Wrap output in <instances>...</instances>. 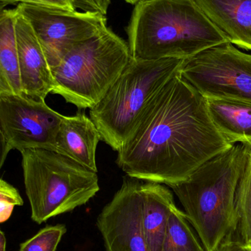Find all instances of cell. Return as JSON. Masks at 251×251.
Listing matches in <instances>:
<instances>
[{"label":"cell","mask_w":251,"mask_h":251,"mask_svg":"<svg viewBox=\"0 0 251 251\" xmlns=\"http://www.w3.org/2000/svg\"><path fill=\"white\" fill-rule=\"evenodd\" d=\"M15 29L23 94L45 100L55 81L42 47L29 22L18 12Z\"/></svg>","instance_id":"obj_11"},{"label":"cell","mask_w":251,"mask_h":251,"mask_svg":"<svg viewBox=\"0 0 251 251\" xmlns=\"http://www.w3.org/2000/svg\"><path fill=\"white\" fill-rule=\"evenodd\" d=\"M141 219L149 251H161L168 220L175 207L172 192L160 183L141 179Z\"/></svg>","instance_id":"obj_14"},{"label":"cell","mask_w":251,"mask_h":251,"mask_svg":"<svg viewBox=\"0 0 251 251\" xmlns=\"http://www.w3.org/2000/svg\"><path fill=\"white\" fill-rule=\"evenodd\" d=\"M237 232L245 244L251 240V151L239 182L237 193Z\"/></svg>","instance_id":"obj_18"},{"label":"cell","mask_w":251,"mask_h":251,"mask_svg":"<svg viewBox=\"0 0 251 251\" xmlns=\"http://www.w3.org/2000/svg\"><path fill=\"white\" fill-rule=\"evenodd\" d=\"M231 44L251 51V0H196Z\"/></svg>","instance_id":"obj_13"},{"label":"cell","mask_w":251,"mask_h":251,"mask_svg":"<svg viewBox=\"0 0 251 251\" xmlns=\"http://www.w3.org/2000/svg\"><path fill=\"white\" fill-rule=\"evenodd\" d=\"M64 116L44 99L25 94H0V139L2 167L11 150L43 149L56 151V137Z\"/></svg>","instance_id":"obj_8"},{"label":"cell","mask_w":251,"mask_h":251,"mask_svg":"<svg viewBox=\"0 0 251 251\" xmlns=\"http://www.w3.org/2000/svg\"><path fill=\"white\" fill-rule=\"evenodd\" d=\"M141 181L126 175L97 218L106 251H149L141 219Z\"/></svg>","instance_id":"obj_10"},{"label":"cell","mask_w":251,"mask_h":251,"mask_svg":"<svg viewBox=\"0 0 251 251\" xmlns=\"http://www.w3.org/2000/svg\"><path fill=\"white\" fill-rule=\"evenodd\" d=\"M124 1H126L127 3H129L131 4H137V3L140 2V1H144V0H124Z\"/></svg>","instance_id":"obj_25"},{"label":"cell","mask_w":251,"mask_h":251,"mask_svg":"<svg viewBox=\"0 0 251 251\" xmlns=\"http://www.w3.org/2000/svg\"><path fill=\"white\" fill-rule=\"evenodd\" d=\"M8 1V0H0V5H1V10H3V7L5 6L6 2Z\"/></svg>","instance_id":"obj_26"},{"label":"cell","mask_w":251,"mask_h":251,"mask_svg":"<svg viewBox=\"0 0 251 251\" xmlns=\"http://www.w3.org/2000/svg\"><path fill=\"white\" fill-rule=\"evenodd\" d=\"M233 146L212 122L204 97L180 72L153 96L116 164L130 176L169 186Z\"/></svg>","instance_id":"obj_1"},{"label":"cell","mask_w":251,"mask_h":251,"mask_svg":"<svg viewBox=\"0 0 251 251\" xmlns=\"http://www.w3.org/2000/svg\"><path fill=\"white\" fill-rule=\"evenodd\" d=\"M185 212L173 208L167 226L161 251H206Z\"/></svg>","instance_id":"obj_17"},{"label":"cell","mask_w":251,"mask_h":251,"mask_svg":"<svg viewBox=\"0 0 251 251\" xmlns=\"http://www.w3.org/2000/svg\"><path fill=\"white\" fill-rule=\"evenodd\" d=\"M23 199L16 187L5 180H0V223L7 221L16 206H22Z\"/></svg>","instance_id":"obj_20"},{"label":"cell","mask_w":251,"mask_h":251,"mask_svg":"<svg viewBox=\"0 0 251 251\" xmlns=\"http://www.w3.org/2000/svg\"><path fill=\"white\" fill-rule=\"evenodd\" d=\"M251 151V145H234L187 179L168 186L206 251H218L237 231V188Z\"/></svg>","instance_id":"obj_2"},{"label":"cell","mask_w":251,"mask_h":251,"mask_svg":"<svg viewBox=\"0 0 251 251\" xmlns=\"http://www.w3.org/2000/svg\"><path fill=\"white\" fill-rule=\"evenodd\" d=\"M21 154L31 218L36 224L84 206L100 190L97 173L58 152L34 149Z\"/></svg>","instance_id":"obj_5"},{"label":"cell","mask_w":251,"mask_h":251,"mask_svg":"<svg viewBox=\"0 0 251 251\" xmlns=\"http://www.w3.org/2000/svg\"><path fill=\"white\" fill-rule=\"evenodd\" d=\"M6 237L2 231H0V251H6Z\"/></svg>","instance_id":"obj_24"},{"label":"cell","mask_w":251,"mask_h":251,"mask_svg":"<svg viewBox=\"0 0 251 251\" xmlns=\"http://www.w3.org/2000/svg\"><path fill=\"white\" fill-rule=\"evenodd\" d=\"M112 0H74L75 7L84 12L99 13L106 16Z\"/></svg>","instance_id":"obj_22"},{"label":"cell","mask_w":251,"mask_h":251,"mask_svg":"<svg viewBox=\"0 0 251 251\" xmlns=\"http://www.w3.org/2000/svg\"><path fill=\"white\" fill-rule=\"evenodd\" d=\"M16 9L1 10L0 15V94H23L16 44Z\"/></svg>","instance_id":"obj_16"},{"label":"cell","mask_w":251,"mask_h":251,"mask_svg":"<svg viewBox=\"0 0 251 251\" xmlns=\"http://www.w3.org/2000/svg\"><path fill=\"white\" fill-rule=\"evenodd\" d=\"M181 75L205 99L251 103V54L231 42L184 60Z\"/></svg>","instance_id":"obj_7"},{"label":"cell","mask_w":251,"mask_h":251,"mask_svg":"<svg viewBox=\"0 0 251 251\" xmlns=\"http://www.w3.org/2000/svg\"><path fill=\"white\" fill-rule=\"evenodd\" d=\"M16 10L30 24L51 69L57 67L74 47L108 27L104 15L69 11L20 3Z\"/></svg>","instance_id":"obj_9"},{"label":"cell","mask_w":251,"mask_h":251,"mask_svg":"<svg viewBox=\"0 0 251 251\" xmlns=\"http://www.w3.org/2000/svg\"><path fill=\"white\" fill-rule=\"evenodd\" d=\"M212 122L231 145L251 146V103L205 99Z\"/></svg>","instance_id":"obj_15"},{"label":"cell","mask_w":251,"mask_h":251,"mask_svg":"<svg viewBox=\"0 0 251 251\" xmlns=\"http://www.w3.org/2000/svg\"><path fill=\"white\" fill-rule=\"evenodd\" d=\"M66 232L63 224L48 226L22 243L19 251H56Z\"/></svg>","instance_id":"obj_19"},{"label":"cell","mask_w":251,"mask_h":251,"mask_svg":"<svg viewBox=\"0 0 251 251\" xmlns=\"http://www.w3.org/2000/svg\"><path fill=\"white\" fill-rule=\"evenodd\" d=\"M131 56L143 60H187L230 42L196 0H144L126 28Z\"/></svg>","instance_id":"obj_3"},{"label":"cell","mask_w":251,"mask_h":251,"mask_svg":"<svg viewBox=\"0 0 251 251\" xmlns=\"http://www.w3.org/2000/svg\"><path fill=\"white\" fill-rule=\"evenodd\" d=\"M182 59L143 60L132 57L103 100L90 109L102 140L119 151L132 134L148 103L181 72Z\"/></svg>","instance_id":"obj_4"},{"label":"cell","mask_w":251,"mask_h":251,"mask_svg":"<svg viewBox=\"0 0 251 251\" xmlns=\"http://www.w3.org/2000/svg\"><path fill=\"white\" fill-rule=\"evenodd\" d=\"M102 140L97 126L84 113L64 116L56 137V151L97 173L96 151Z\"/></svg>","instance_id":"obj_12"},{"label":"cell","mask_w":251,"mask_h":251,"mask_svg":"<svg viewBox=\"0 0 251 251\" xmlns=\"http://www.w3.org/2000/svg\"><path fill=\"white\" fill-rule=\"evenodd\" d=\"M245 246L249 249V251H251V240H249L247 243H245Z\"/></svg>","instance_id":"obj_27"},{"label":"cell","mask_w":251,"mask_h":251,"mask_svg":"<svg viewBox=\"0 0 251 251\" xmlns=\"http://www.w3.org/2000/svg\"><path fill=\"white\" fill-rule=\"evenodd\" d=\"M131 58L128 43L107 27L74 47L52 69V94L80 110H90L103 100Z\"/></svg>","instance_id":"obj_6"},{"label":"cell","mask_w":251,"mask_h":251,"mask_svg":"<svg viewBox=\"0 0 251 251\" xmlns=\"http://www.w3.org/2000/svg\"><path fill=\"white\" fill-rule=\"evenodd\" d=\"M20 3L69 11L76 10L74 0H8L6 2L5 6L9 4H19Z\"/></svg>","instance_id":"obj_21"},{"label":"cell","mask_w":251,"mask_h":251,"mask_svg":"<svg viewBox=\"0 0 251 251\" xmlns=\"http://www.w3.org/2000/svg\"><path fill=\"white\" fill-rule=\"evenodd\" d=\"M218 251H250L240 240L234 239L225 242L222 245Z\"/></svg>","instance_id":"obj_23"}]
</instances>
